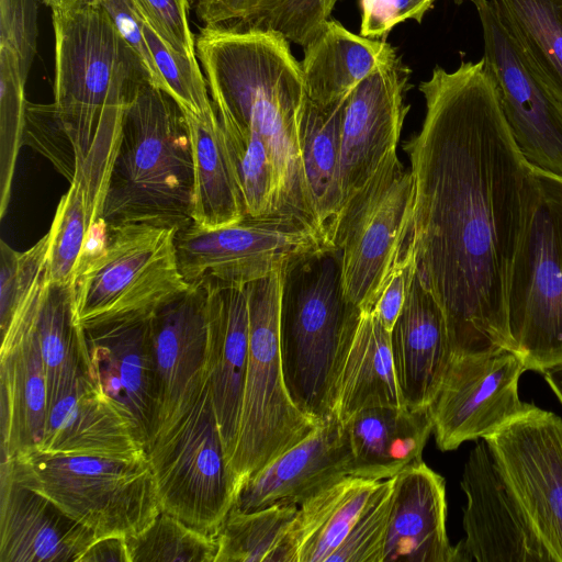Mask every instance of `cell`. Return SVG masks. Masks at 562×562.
<instances>
[{"label": "cell", "mask_w": 562, "mask_h": 562, "mask_svg": "<svg viewBox=\"0 0 562 562\" xmlns=\"http://www.w3.org/2000/svg\"><path fill=\"white\" fill-rule=\"evenodd\" d=\"M436 0H360V35L384 38L398 23L406 20L420 22Z\"/></svg>", "instance_id": "bcb514c9"}, {"label": "cell", "mask_w": 562, "mask_h": 562, "mask_svg": "<svg viewBox=\"0 0 562 562\" xmlns=\"http://www.w3.org/2000/svg\"><path fill=\"white\" fill-rule=\"evenodd\" d=\"M471 1L482 27V58L520 151L529 165L562 177V103L533 71L493 1Z\"/></svg>", "instance_id": "5bb4252c"}, {"label": "cell", "mask_w": 562, "mask_h": 562, "mask_svg": "<svg viewBox=\"0 0 562 562\" xmlns=\"http://www.w3.org/2000/svg\"><path fill=\"white\" fill-rule=\"evenodd\" d=\"M150 337L161 426L207 380V286L190 284L156 308L150 315Z\"/></svg>", "instance_id": "44dd1931"}, {"label": "cell", "mask_w": 562, "mask_h": 562, "mask_svg": "<svg viewBox=\"0 0 562 562\" xmlns=\"http://www.w3.org/2000/svg\"><path fill=\"white\" fill-rule=\"evenodd\" d=\"M285 271L246 284L249 355L238 439L229 462L238 491L256 472L323 424L300 411L285 386L280 350Z\"/></svg>", "instance_id": "52a82bcc"}, {"label": "cell", "mask_w": 562, "mask_h": 562, "mask_svg": "<svg viewBox=\"0 0 562 562\" xmlns=\"http://www.w3.org/2000/svg\"><path fill=\"white\" fill-rule=\"evenodd\" d=\"M47 7L50 8L52 12L70 7L78 0H42Z\"/></svg>", "instance_id": "816d5d0a"}, {"label": "cell", "mask_w": 562, "mask_h": 562, "mask_svg": "<svg viewBox=\"0 0 562 562\" xmlns=\"http://www.w3.org/2000/svg\"><path fill=\"white\" fill-rule=\"evenodd\" d=\"M394 494V476L382 480L327 562H383Z\"/></svg>", "instance_id": "b9f144b4"}, {"label": "cell", "mask_w": 562, "mask_h": 562, "mask_svg": "<svg viewBox=\"0 0 562 562\" xmlns=\"http://www.w3.org/2000/svg\"><path fill=\"white\" fill-rule=\"evenodd\" d=\"M195 48L220 123L263 139L279 177L281 215L324 235L304 176L300 122L307 95L289 41L272 31L204 27Z\"/></svg>", "instance_id": "7a4b0ae2"}, {"label": "cell", "mask_w": 562, "mask_h": 562, "mask_svg": "<svg viewBox=\"0 0 562 562\" xmlns=\"http://www.w3.org/2000/svg\"><path fill=\"white\" fill-rule=\"evenodd\" d=\"M529 65L562 103V0H492Z\"/></svg>", "instance_id": "d590c367"}, {"label": "cell", "mask_w": 562, "mask_h": 562, "mask_svg": "<svg viewBox=\"0 0 562 562\" xmlns=\"http://www.w3.org/2000/svg\"><path fill=\"white\" fill-rule=\"evenodd\" d=\"M335 247L311 225L290 216H245L216 229L192 223L178 229L176 249L189 284L246 285L322 249Z\"/></svg>", "instance_id": "7c38bea8"}, {"label": "cell", "mask_w": 562, "mask_h": 562, "mask_svg": "<svg viewBox=\"0 0 562 562\" xmlns=\"http://www.w3.org/2000/svg\"><path fill=\"white\" fill-rule=\"evenodd\" d=\"M507 324L512 347L528 370L542 373L562 363V177L531 165Z\"/></svg>", "instance_id": "8992f818"}, {"label": "cell", "mask_w": 562, "mask_h": 562, "mask_svg": "<svg viewBox=\"0 0 562 562\" xmlns=\"http://www.w3.org/2000/svg\"><path fill=\"white\" fill-rule=\"evenodd\" d=\"M419 90L425 120L404 145L417 277L442 311L452 356L513 349L507 299L530 165L483 58L453 71L437 66Z\"/></svg>", "instance_id": "6da1fadb"}, {"label": "cell", "mask_w": 562, "mask_h": 562, "mask_svg": "<svg viewBox=\"0 0 562 562\" xmlns=\"http://www.w3.org/2000/svg\"><path fill=\"white\" fill-rule=\"evenodd\" d=\"M415 184L392 154L366 189L342 212L334 237L341 254L345 299L371 312L380 290L414 245Z\"/></svg>", "instance_id": "8fae6325"}, {"label": "cell", "mask_w": 562, "mask_h": 562, "mask_svg": "<svg viewBox=\"0 0 562 562\" xmlns=\"http://www.w3.org/2000/svg\"><path fill=\"white\" fill-rule=\"evenodd\" d=\"M150 315L79 326L87 376L127 420L144 449L160 426Z\"/></svg>", "instance_id": "2e32d148"}, {"label": "cell", "mask_w": 562, "mask_h": 562, "mask_svg": "<svg viewBox=\"0 0 562 562\" xmlns=\"http://www.w3.org/2000/svg\"><path fill=\"white\" fill-rule=\"evenodd\" d=\"M465 494L458 562H549L548 553L481 438L464 463Z\"/></svg>", "instance_id": "ac0fdd59"}, {"label": "cell", "mask_w": 562, "mask_h": 562, "mask_svg": "<svg viewBox=\"0 0 562 562\" xmlns=\"http://www.w3.org/2000/svg\"><path fill=\"white\" fill-rule=\"evenodd\" d=\"M221 125L243 190L246 216L281 215L279 177L263 139L255 132Z\"/></svg>", "instance_id": "74e56055"}, {"label": "cell", "mask_w": 562, "mask_h": 562, "mask_svg": "<svg viewBox=\"0 0 562 562\" xmlns=\"http://www.w3.org/2000/svg\"><path fill=\"white\" fill-rule=\"evenodd\" d=\"M350 459L345 424L333 415L250 476L239 488L232 508L251 512L280 502L299 506L349 475Z\"/></svg>", "instance_id": "603a6c76"}, {"label": "cell", "mask_w": 562, "mask_h": 562, "mask_svg": "<svg viewBox=\"0 0 562 562\" xmlns=\"http://www.w3.org/2000/svg\"><path fill=\"white\" fill-rule=\"evenodd\" d=\"M350 446L349 475L382 481L422 460L434 430L429 407L364 408L345 423Z\"/></svg>", "instance_id": "83f0119b"}, {"label": "cell", "mask_w": 562, "mask_h": 562, "mask_svg": "<svg viewBox=\"0 0 562 562\" xmlns=\"http://www.w3.org/2000/svg\"><path fill=\"white\" fill-rule=\"evenodd\" d=\"M544 380L562 404V363L542 372Z\"/></svg>", "instance_id": "f907efd6"}, {"label": "cell", "mask_w": 562, "mask_h": 562, "mask_svg": "<svg viewBox=\"0 0 562 562\" xmlns=\"http://www.w3.org/2000/svg\"><path fill=\"white\" fill-rule=\"evenodd\" d=\"M416 276L415 246L395 265L383 283L371 313L391 333Z\"/></svg>", "instance_id": "c3c4849f"}, {"label": "cell", "mask_w": 562, "mask_h": 562, "mask_svg": "<svg viewBox=\"0 0 562 562\" xmlns=\"http://www.w3.org/2000/svg\"><path fill=\"white\" fill-rule=\"evenodd\" d=\"M207 286V380L228 467L241 416L249 355V307L246 285L203 282Z\"/></svg>", "instance_id": "cb8c5ba5"}, {"label": "cell", "mask_w": 562, "mask_h": 562, "mask_svg": "<svg viewBox=\"0 0 562 562\" xmlns=\"http://www.w3.org/2000/svg\"><path fill=\"white\" fill-rule=\"evenodd\" d=\"M176 228L149 225L109 227L106 241L80 261L72 281L78 326L150 315L187 291Z\"/></svg>", "instance_id": "30bf717a"}, {"label": "cell", "mask_w": 562, "mask_h": 562, "mask_svg": "<svg viewBox=\"0 0 562 562\" xmlns=\"http://www.w3.org/2000/svg\"><path fill=\"white\" fill-rule=\"evenodd\" d=\"M483 439L549 562H562V419L531 405Z\"/></svg>", "instance_id": "4fadbf2b"}, {"label": "cell", "mask_w": 562, "mask_h": 562, "mask_svg": "<svg viewBox=\"0 0 562 562\" xmlns=\"http://www.w3.org/2000/svg\"><path fill=\"white\" fill-rule=\"evenodd\" d=\"M390 340L405 405L429 407L440 389L452 351L442 311L417 273Z\"/></svg>", "instance_id": "484cf974"}, {"label": "cell", "mask_w": 562, "mask_h": 562, "mask_svg": "<svg viewBox=\"0 0 562 562\" xmlns=\"http://www.w3.org/2000/svg\"><path fill=\"white\" fill-rule=\"evenodd\" d=\"M40 344L48 387V407L86 374L80 329L75 323L72 284L52 281L46 269L25 299Z\"/></svg>", "instance_id": "d6a6232c"}, {"label": "cell", "mask_w": 562, "mask_h": 562, "mask_svg": "<svg viewBox=\"0 0 562 562\" xmlns=\"http://www.w3.org/2000/svg\"><path fill=\"white\" fill-rule=\"evenodd\" d=\"M126 101L117 99L104 106L87 156L77 165L69 190L59 200L48 231L46 274L54 282L72 284L87 241L102 221Z\"/></svg>", "instance_id": "d6986e66"}, {"label": "cell", "mask_w": 562, "mask_h": 562, "mask_svg": "<svg viewBox=\"0 0 562 562\" xmlns=\"http://www.w3.org/2000/svg\"><path fill=\"white\" fill-rule=\"evenodd\" d=\"M36 450L111 456L146 452L127 420L87 374L78 376L48 407L44 438Z\"/></svg>", "instance_id": "4316f807"}, {"label": "cell", "mask_w": 562, "mask_h": 562, "mask_svg": "<svg viewBox=\"0 0 562 562\" xmlns=\"http://www.w3.org/2000/svg\"><path fill=\"white\" fill-rule=\"evenodd\" d=\"M338 1L196 0V10L204 27L272 31L304 47Z\"/></svg>", "instance_id": "e575fe53"}, {"label": "cell", "mask_w": 562, "mask_h": 562, "mask_svg": "<svg viewBox=\"0 0 562 562\" xmlns=\"http://www.w3.org/2000/svg\"><path fill=\"white\" fill-rule=\"evenodd\" d=\"M145 451L161 510L216 536L238 486L228 467L209 380L161 424Z\"/></svg>", "instance_id": "9c48e42d"}, {"label": "cell", "mask_w": 562, "mask_h": 562, "mask_svg": "<svg viewBox=\"0 0 562 562\" xmlns=\"http://www.w3.org/2000/svg\"><path fill=\"white\" fill-rule=\"evenodd\" d=\"M341 254L328 247L285 271L280 350L293 403L318 423L333 416L335 386L361 310L341 289Z\"/></svg>", "instance_id": "277c9868"}, {"label": "cell", "mask_w": 562, "mask_h": 562, "mask_svg": "<svg viewBox=\"0 0 562 562\" xmlns=\"http://www.w3.org/2000/svg\"><path fill=\"white\" fill-rule=\"evenodd\" d=\"M0 216H4L26 120V77L13 49L0 45Z\"/></svg>", "instance_id": "ab89813d"}, {"label": "cell", "mask_w": 562, "mask_h": 562, "mask_svg": "<svg viewBox=\"0 0 562 562\" xmlns=\"http://www.w3.org/2000/svg\"><path fill=\"white\" fill-rule=\"evenodd\" d=\"M408 76L409 69L397 57L348 94L340 131L338 220L387 158L396 153L409 110L404 102Z\"/></svg>", "instance_id": "e0dca14e"}, {"label": "cell", "mask_w": 562, "mask_h": 562, "mask_svg": "<svg viewBox=\"0 0 562 562\" xmlns=\"http://www.w3.org/2000/svg\"><path fill=\"white\" fill-rule=\"evenodd\" d=\"M380 484L346 475L299 505L285 535L283 562H327Z\"/></svg>", "instance_id": "1f68e13d"}, {"label": "cell", "mask_w": 562, "mask_h": 562, "mask_svg": "<svg viewBox=\"0 0 562 562\" xmlns=\"http://www.w3.org/2000/svg\"><path fill=\"white\" fill-rule=\"evenodd\" d=\"M47 414L45 366L29 310L23 302L1 334V457H14L37 449L44 438Z\"/></svg>", "instance_id": "7402d4cb"}, {"label": "cell", "mask_w": 562, "mask_h": 562, "mask_svg": "<svg viewBox=\"0 0 562 562\" xmlns=\"http://www.w3.org/2000/svg\"><path fill=\"white\" fill-rule=\"evenodd\" d=\"M528 368L509 348L452 356L440 389L429 406L435 439L441 451L479 440L526 412L519 380Z\"/></svg>", "instance_id": "9a60e30c"}, {"label": "cell", "mask_w": 562, "mask_h": 562, "mask_svg": "<svg viewBox=\"0 0 562 562\" xmlns=\"http://www.w3.org/2000/svg\"><path fill=\"white\" fill-rule=\"evenodd\" d=\"M50 236L47 232L35 245L25 251L0 243V329L10 325L15 312L22 305L36 281L44 273Z\"/></svg>", "instance_id": "7bdbcfd3"}, {"label": "cell", "mask_w": 562, "mask_h": 562, "mask_svg": "<svg viewBox=\"0 0 562 562\" xmlns=\"http://www.w3.org/2000/svg\"><path fill=\"white\" fill-rule=\"evenodd\" d=\"M0 562H79L97 539L1 457Z\"/></svg>", "instance_id": "ffe728a7"}, {"label": "cell", "mask_w": 562, "mask_h": 562, "mask_svg": "<svg viewBox=\"0 0 562 562\" xmlns=\"http://www.w3.org/2000/svg\"><path fill=\"white\" fill-rule=\"evenodd\" d=\"M193 162L183 113L175 100L142 81L123 110L102 220L109 227L191 224Z\"/></svg>", "instance_id": "3957f363"}, {"label": "cell", "mask_w": 562, "mask_h": 562, "mask_svg": "<svg viewBox=\"0 0 562 562\" xmlns=\"http://www.w3.org/2000/svg\"><path fill=\"white\" fill-rule=\"evenodd\" d=\"M98 1L109 13L121 36L138 56L149 82L164 91L162 80L145 38L144 21L134 3L131 0Z\"/></svg>", "instance_id": "7dc6e473"}, {"label": "cell", "mask_w": 562, "mask_h": 562, "mask_svg": "<svg viewBox=\"0 0 562 562\" xmlns=\"http://www.w3.org/2000/svg\"><path fill=\"white\" fill-rule=\"evenodd\" d=\"M23 144L45 156L69 182L72 180L77 168L75 148L53 103H27Z\"/></svg>", "instance_id": "ee69618b"}, {"label": "cell", "mask_w": 562, "mask_h": 562, "mask_svg": "<svg viewBox=\"0 0 562 562\" xmlns=\"http://www.w3.org/2000/svg\"><path fill=\"white\" fill-rule=\"evenodd\" d=\"M144 34L162 80L164 91L182 112L196 116L213 113L215 110L198 57L173 49L145 22Z\"/></svg>", "instance_id": "60d3db41"}, {"label": "cell", "mask_w": 562, "mask_h": 562, "mask_svg": "<svg viewBox=\"0 0 562 562\" xmlns=\"http://www.w3.org/2000/svg\"><path fill=\"white\" fill-rule=\"evenodd\" d=\"M53 104L79 165L87 156L104 106L128 99L148 76L98 0H78L53 11Z\"/></svg>", "instance_id": "5b68a950"}, {"label": "cell", "mask_w": 562, "mask_h": 562, "mask_svg": "<svg viewBox=\"0 0 562 562\" xmlns=\"http://www.w3.org/2000/svg\"><path fill=\"white\" fill-rule=\"evenodd\" d=\"M142 19L173 49L196 56L189 24V0H131Z\"/></svg>", "instance_id": "f6af8a7d"}, {"label": "cell", "mask_w": 562, "mask_h": 562, "mask_svg": "<svg viewBox=\"0 0 562 562\" xmlns=\"http://www.w3.org/2000/svg\"><path fill=\"white\" fill-rule=\"evenodd\" d=\"M297 507L280 502L251 512L231 508L215 536V562H283L285 535Z\"/></svg>", "instance_id": "8d00e7d4"}, {"label": "cell", "mask_w": 562, "mask_h": 562, "mask_svg": "<svg viewBox=\"0 0 562 562\" xmlns=\"http://www.w3.org/2000/svg\"><path fill=\"white\" fill-rule=\"evenodd\" d=\"M79 562H130L126 538L108 536L97 538Z\"/></svg>", "instance_id": "681fc988"}, {"label": "cell", "mask_w": 562, "mask_h": 562, "mask_svg": "<svg viewBox=\"0 0 562 562\" xmlns=\"http://www.w3.org/2000/svg\"><path fill=\"white\" fill-rule=\"evenodd\" d=\"M347 98L329 104L306 98L300 122L306 184L321 229L333 246L340 209V131Z\"/></svg>", "instance_id": "836d02e7"}, {"label": "cell", "mask_w": 562, "mask_h": 562, "mask_svg": "<svg viewBox=\"0 0 562 562\" xmlns=\"http://www.w3.org/2000/svg\"><path fill=\"white\" fill-rule=\"evenodd\" d=\"M396 58L385 41L356 35L328 18L304 46L301 69L306 95L319 104L336 102Z\"/></svg>", "instance_id": "f1b7e54d"}, {"label": "cell", "mask_w": 562, "mask_h": 562, "mask_svg": "<svg viewBox=\"0 0 562 562\" xmlns=\"http://www.w3.org/2000/svg\"><path fill=\"white\" fill-rule=\"evenodd\" d=\"M193 162L191 223L216 229L243 220L246 204L224 130L216 112H182Z\"/></svg>", "instance_id": "f546056e"}, {"label": "cell", "mask_w": 562, "mask_h": 562, "mask_svg": "<svg viewBox=\"0 0 562 562\" xmlns=\"http://www.w3.org/2000/svg\"><path fill=\"white\" fill-rule=\"evenodd\" d=\"M445 479L423 460L394 476L383 562H458L447 533Z\"/></svg>", "instance_id": "d4e9b609"}, {"label": "cell", "mask_w": 562, "mask_h": 562, "mask_svg": "<svg viewBox=\"0 0 562 562\" xmlns=\"http://www.w3.org/2000/svg\"><path fill=\"white\" fill-rule=\"evenodd\" d=\"M10 458L32 485L97 538L136 536L161 512L146 452L111 456L35 449Z\"/></svg>", "instance_id": "ba28073f"}, {"label": "cell", "mask_w": 562, "mask_h": 562, "mask_svg": "<svg viewBox=\"0 0 562 562\" xmlns=\"http://www.w3.org/2000/svg\"><path fill=\"white\" fill-rule=\"evenodd\" d=\"M406 406L398 387L390 331L371 312L361 311L341 361L334 412L345 423L361 409Z\"/></svg>", "instance_id": "4dcf8cb0"}, {"label": "cell", "mask_w": 562, "mask_h": 562, "mask_svg": "<svg viewBox=\"0 0 562 562\" xmlns=\"http://www.w3.org/2000/svg\"><path fill=\"white\" fill-rule=\"evenodd\" d=\"M126 546L130 562H215L218 549L215 536L162 510Z\"/></svg>", "instance_id": "f35d334b"}, {"label": "cell", "mask_w": 562, "mask_h": 562, "mask_svg": "<svg viewBox=\"0 0 562 562\" xmlns=\"http://www.w3.org/2000/svg\"><path fill=\"white\" fill-rule=\"evenodd\" d=\"M456 3H461L463 0H454Z\"/></svg>", "instance_id": "f5cc1de1"}]
</instances>
